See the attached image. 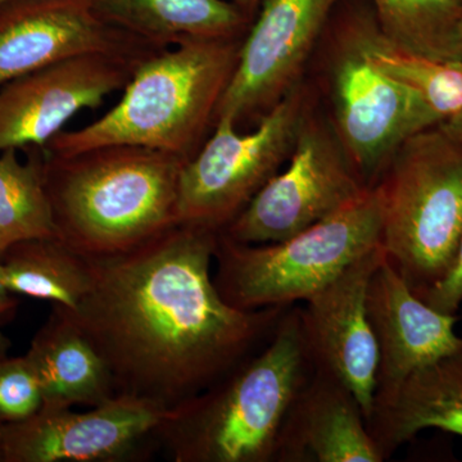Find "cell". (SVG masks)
<instances>
[{
	"instance_id": "obj_1",
	"label": "cell",
	"mask_w": 462,
	"mask_h": 462,
	"mask_svg": "<svg viewBox=\"0 0 462 462\" xmlns=\"http://www.w3.org/2000/svg\"><path fill=\"white\" fill-rule=\"evenodd\" d=\"M217 231L173 225L136 247L87 257L90 284L60 307L107 364L116 393L172 410L269 340L288 307L240 310L218 293Z\"/></svg>"
},
{
	"instance_id": "obj_2",
	"label": "cell",
	"mask_w": 462,
	"mask_h": 462,
	"mask_svg": "<svg viewBox=\"0 0 462 462\" xmlns=\"http://www.w3.org/2000/svg\"><path fill=\"white\" fill-rule=\"evenodd\" d=\"M314 373L300 307L289 306L258 351L169 410L158 446L175 462H273L291 407Z\"/></svg>"
},
{
	"instance_id": "obj_3",
	"label": "cell",
	"mask_w": 462,
	"mask_h": 462,
	"mask_svg": "<svg viewBox=\"0 0 462 462\" xmlns=\"http://www.w3.org/2000/svg\"><path fill=\"white\" fill-rule=\"evenodd\" d=\"M188 160L124 144L71 156L42 151L58 239L85 257H100L160 236L179 223V182Z\"/></svg>"
},
{
	"instance_id": "obj_4",
	"label": "cell",
	"mask_w": 462,
	"mask_h": 462,
	"mask_svg": "<svg viewBox=\"0 0 462 462\" xmlns=\"http://www.w3.org/2000/svg\"><path fill=\"white\" fill-rule=\"evenodd\" d=\"M243 39L188 42L138 63L120 102L78 130H62L42 151L71 156L105 145H136L190 158L215 126Z\"/></svg>"
},
{
	"instance_id": "obj_5",
	"label": "cell",
	"mask_w": 462,
	"mask_h": 462,
	"mask_svg": "<svg viewBox=\"0 0 462 462\" xmlns=\"http://www.w3.org/2000/svg\"><path fill=\"white\" fill-rule=\"evenodd\" d=\"M376 188L387 261L422 298L448 269L462 236V144L439 126L416 134Z\"/></svg>"
},
{
	"instance_id": "obj_6",
	"label": "cell",
	"mask_w": 462,
	"mask_h": 462,
	"mask_svg": "<svg viewBox=\"0 0 462 462\" xmlns=\"http://www.w3.org/2000/svg\"><path fill=\"white\" fill-rule=\"evenodd\" d=\"M382 199L374 185L337 214L282 242L245 245L218 231L216 288L240 310L306 302L382 245Z\"/></svg>"
},
{
	"instance_id": "obj_7",
	"label": "cell",
	"mask_w": 462,
	"mask_h": 462,
	"mask_svg": "<svg viewBox=\"0 0 462 462\" xmlns=\"http://www.w3.org/2000/svg\"><path fill=\"white\" fill-rule=\"evenodd\" d=\"M302 88H293L243 133L227 118L182 167L178 221L221 231L289 160L306 115Z\"/></svg>"
},
{
	"instance_id": "obj_8",
	"label": "cell",
	"mask_w": 462,
	"mask_h": 462,
	"mask_svg": "<svg viewBox=\"0 0 462 462\" xmlns=\"http://www.w3.org/2000/svg\"><path fill=\"white\" fill-rule=\"evenodd\" d=\"M367 188L337 134L306 112L287 169L220 233L245 245L282 242L337 214Z\"/></svg>"
},
{
	"instance_id": "obj_9",
	"label": "cell",
	"mask_w": 462,
	"mask_h": 462,
	"mask_svg": "<svg viewBox=\"0 0 462 462\" xmlns=\"http://www.w3.org/2000/svg\"><path fill=\"white\" fill-rule=\"evenodd\" d=\"M331 66L336 134L367 187H374L407 139L439 125L424 100L375 69L352 23Z\"/></svg>"
},
{
	"instance_id": "obj_10",
	"label": "cell",
	"mask_w": 462,
	"mask_h": 462,
	"mask_svg": "<svg viewBox=\"0 0 462 462\" xmlns=\"http://www.w3.org/2000/svg\"><path fill=\"white\" fill-rule=\"evenodd\" d=\"M169 411L118 394L84 412L44 409L25 421L0 425V462H126L158 446Z\"/></svg>"
},
{
	"instance_id": "obj_11",
	"label": "cell",
	"mask_w": 462,
	"mask_h": 462,
	"mask_svg": "<svg viewBox=\"0 0 462 462\" xmlns=\"http://www.w3.org/2000/svg\"><path fill=\"white\" fill-rule=\"evenodd\" d=\"M342 0H263L238 65L216 111L215 123H256L298 84L331 12Z\"/></svg>"
},
{
	"instance_id": "obj_12",
	"label": "cell",
	"mask_w": 462,
	"mask_h": 462,
	"mask_svg": "<svg viewBox=\"0 0 462 462\" xmlns=\"http://www.w3.org/2000/svg\"><path fill=\"white\" fill-rule=\"evenodd\" d=\"M143 60L108 53L58 60L0 87V152L42 148L84 109L129 84Z\"/></svg>"
},
{
	"instance_id": "obj_13",
	"label": "cell",
	"mask_w": 462,
	"mask_h": 462,
	"mask_svg": "<svg viewBox=\"0 0 462 462\" xmlns=\"http://www.w3.org/2000/svg\"><path fill=\"white\" fill-rule=\"evenodd\" d=\"M385 257L382 245L372 249L300 307L314 370L342 383L357 400L366 422L373 412L379 365L367 314V288Z\"/></svg>"
},
{
	"instance_id": "obj_14",
	"label": "cell",
	"mask_w": 462,
	"mask_h": 462,
	"mask_svg": "<svg viewBox=\"0 0 462 462\" xmlns=\"http://www.w3.org/2000/svg\"><path fill=\"white\" fill-rule=\"evenodd\" d=\"M158 51L108 25L90 0H11L0 7V87L81 54L144 60Z\"/></svg>"
},
{
	"instance_id": "obj_15",
	"label": "cell",
	"mask_w": 462,
	"mask_h": 462,
	"mask_svg": "<svg viewBox=\"0 0 462 462\" xmlns=\"http://www.w3.org/2000/svg\"><path fill=\"white\" fill-rule=\"evenodd\" d=\"M367 314L379 351L375 394L462 348L456 315L440 314L410 289L387 257L367 288Z\"/></svg>"
},
{
	"instance_id": "obj_16",
	"label": "cell",
	"mask_w": 462,
	"mask_h": 462,
	"mask_svg": "<svg viewBox=\"0 0 462 462\" xmlns=\"http://www.w3.org/2000/svg\"><path fill=\"white\" fill-rule=\"evenodd\" d=\"M278 462H382L360 404L333 376L312 373L282 430Z\"/></svg>"
},
{
	"instance_id": "obj_17",
	"label": "cell",
	"mask_w": 462,
	"mask_h": 462,
	"mask_svg": "<svg viewBox=\"0 0 462 462\" xmlns=\"http://www.w3.org/2000/svg\"><path fill=\"white\" fill-rule=\"evenodd\" d=\"M366 425L384 460L424 430L462 437V348L375 394Z\"/></svg>"
},
{
	"instance_id": "obj_18",
	"label": "cell",
	"mask_w": 462,
	"mask_h": 462,
	"mask_svg": "<svg viewBox=\"0 0 462 462\" xmlns=\"http://www.w3.org/2000/svg\"><path fill=\"white\" fill-rule=\"evenodd\" d=\"M26 357L41 383L44 409H90L117 396L107 364L58 306H51Z\"/></svg>"
},
{
	"instance_id": "obj_19",
	"label": "cell",
	"mask_w": 462,
	"mask_h": 462,
	"mask_svg": "<svg viewBox=\"0 0 462 462\" xmlns=\"http://www.w3.org/2000/svg\"><path fill=\"white\" fill-rule=\"evenodd\" d=\"M103 21L157 50L245 38L252 21L229 0H90Z\"/></svg>"
},
{
	"instance_id": "obj_20",
	"label": "cell",
	"mask_w": 462,
	"mask_h": 462,
	"mask_svg": "<svg viewBox=\"0 0 462 462\" xmlns=\"http://www.w3.org/2000/svg\"><path fill=\"white\" fill-rule=\"evenodd\" d=\"M0 282L16 296L74 309L89 288V261L58 238L25 240L0 256Z\"/></svg>"
},
{
	"instance_id": "obj_21",
	"label": "cell",
	"mask_w": 462,
	"mask_h": 462,
	"mask_svg": "<svg viewBox=\"0 0 462 462\" xmlns=\"http://www.w3.org/2000/svg\"><path fill=\"white\" fill-rule=\"evenodd\" d=\"M352 25L370 63L391 80L418 94L440 124L460 114L462 60L443 62L403 50L380 32L375 17L358 18Z\"/></svg>"
},
{
	"instance_id": "obj_22",
	"label": "cell",
	"mask_w": 462,
	"mask_h": 462,
	"mask_svg": "<svg viewBox=\"0 0 462 462\" xmlns=\"http://www.w3.org/2000/svg\"><path fill=\"white\" fill-rule=\"evenodd\" d=\"M0 152V256L16 243L58 238L56 224L42 176V149Z\"/></svg>"
},
{
	"instance_id": "obj_23",
	"label": "cell",
	"mask_w": 462,
	"mask_h": 462,
	"mask_svg": "<svg viewBox=\"0 0 462 462\" xmlns=\"http://www.w3.org/2000/svg\"><path fill=\"white\" fill-rule=\"evenodd\" d=\"M380 32L403 50L436 60H461V0H372Z\"/></svg>"
},
{
	"instance_id": "obj_24",
	"label": "cell",
	"mask_w": 462,
	"mask_h": 462,
	"mask_svg": "<svg viewBox=\"0 0 462 462\" xmlns=\"http://www.w3.org/2000/svg\"><path fill=\"white\" fill-rule=\"evenodd\" d=\"M42 407L41 383L26 355L0 357V425L25 421Z\"/></svg>"
},
{
	"instance_id": "obj_25",
	"label": "cell",
	"mask_w": 462,
	"mask_h": 462,
	"mask_svg": "<svg viewBox=\"0 0 462 462\" xmlns=\"http://www.w3.org/2000/svg\"><path fill=\"white\" fill-rule=\"evenodd\" d=\"M421 300L440 314L457 312L462 302V236L448 269Z\"/></svg>"
},
{
	"instance_id": "obj_26",
	"label": "cell",
	"mask_w": 462,
	"mask_h": 462,
	"mask_svg": "<svg viewBox=\"0 0 462 462\" xmlns=\"http://www.w3.org/2000/svg\"><path fill=\"white\" fill-rule=\"evenodd\" d=\"M18 305L20 302L16 294L9 291L0 282V325L5 324L16 315Z\"/></svg>"
},
{
	"instance_id": "obj_27",
	"label": "cell",
	"mask_w": 462,
	"mask_h": 462,
	"mask_svg": "<svg viewBox=\"0 0 462 462\" xmlns=\"http://www.w3.org/2000/svg\"><path fill=\"white\" fill-rule=\"evenodd\" d=\"M438 126H439L447 135L451 136L452 139H455L456 142L462 144V111L460 114L447 120L446 123L438 125Z\"/></svg>"
},
{
	"instance_id": "obj_28",
	"label": "cell",
	"mask_w": 462,
	"mask_h": 462,
	"mask_svg": "<svg viewBox=\"0 0 462 462\" xmlns=\"http://www.w3.org/2000/svg\"><path fill=\"white\" fill-rule=\"evenodd\" d=\"M229 2L238 7L240 12L245 14L249 20L254 21L263 0H229Z\"/></svg>"
},
{
	"instance_id": "obj_29",
	"label": "cell",
	"mask_w": 462,
	"mask_h": 462,
	"mask_svg": "<svg viewBox=\"0 0 462 462\" xmlns=\"http://www.w3.org/2000/svg\"><path fill=\"white\" fill-rule=\"evenodd\" d=\"M9 346H11V343H9L8 338H5V337L0 333V357L8 354Z\"/></svg>"
},
{
	"instance_id": "obj_30",
	"label": "cell",
	"mask_w": 462,
	"mask_h": 462,
	"mask_svg": "<svg viewBox=\"0 0 462 462\" xmlns=\"http://www.w3.org/2000/svg\"><path fill=\"white\" fill-rule=\"evenodd\" d=\"M457 47H458V56H460V60H462V17H461L460 23H458Z\"/></svg>"
},
{
	"instance_id": "obj_31",
	"label": "cell",
	"mask_w": 462,
	"mask_h": 462,
	"mask_svg": "<svg viewBox=\"0 0 462 462\" xmlns=\"http://www.w3.org/2000/svg\"><path fill=\"white\" fill-rule=\"evenodd\" d=\"M11 2V0H0V7H2L3 5H5V3Z\"/></svg>"
},
{
	"instance_id": "obj_32",
	"label": "cell",
	"mask_w": 462,
	"mask_h": 462,
	"mask_svg": "<svg viewBox=\"0 0 462 462\" xmlns=\"http://www.w3.org/2000/svg\"><path fill=\"white\" fill-rule=\"evenodd\" d=\"M461 2H462V0H461Z\"/></svg>"
}]
</instances>
